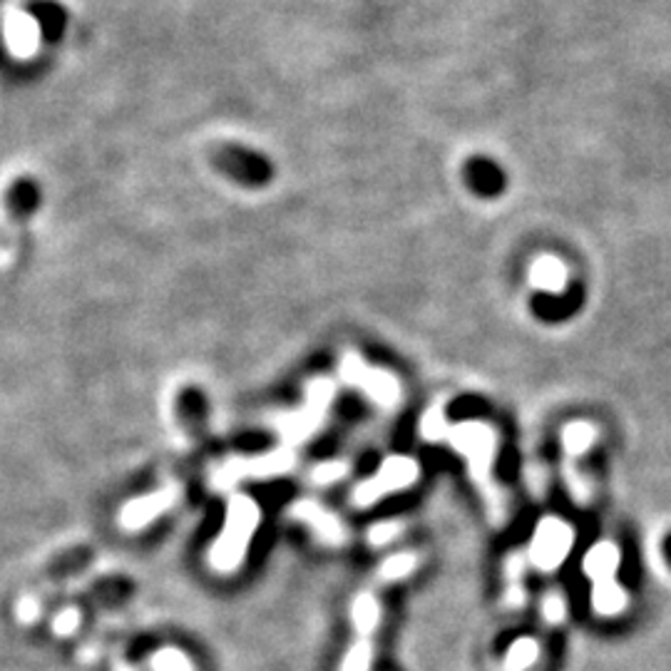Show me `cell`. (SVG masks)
<instances>
[{
	"label": "cell",
	"mask_w": 671,
	"mask_h": 671,
	"mask_svg": "<svg viewBox=\"0 0 671 671\" xmlns=\"http://www.w3.org/2000/svg\"><path fill=\"white\" fill-rule=\"evenodd\" d=\"M336 398V383L331 379H313L307 385V403L297 413H284L277 418V431L284 438L287 448H297L321 431L327 423L329 408Z\"/></svg>",
	"instance_id": "cell-2"
},
{
	"label": "cell",
	"mask_w": 671,
	"mask_h": 671,
	"mask_svg": "<svg viewBox=\"0 0 671 671\" xmlns=\"http://www.w3.org/2000/svg\"><path fill=\"white\" fill-rule=\"evenodd\" d=\"M540 659V642L532 637H522L515 639V642L510 644L505 662H502V669L505 671H528L534 662Z\"/></svg>",
	"instance_id": "cell-16"
},
{
	"label": "cell",
	"mask_w": 671,
	"mask_h": 671,
	"mask_svg": "<svg viewBox=\"0 0 671 671\" xmlns=\"http://www.w3.org/2000/svg\"><path fill=\"white\" fill-rule=\"evenodd\" d=\"M291 518L303 522V525H309V530L313 532V538H317L319 542L329 544V548H341V544H345V540H349V530H345L343 522L333 515V512H329L323 505H319V502H311V500H301V502H293L291 505Z\"/></svg>",
	"instance_id": "cell-9"
},
{
	"label": "cell",
	"mask_w": 671,
	"mask_h": 671,
	"mask_svg": "<svg viewBox=\"0 0 671 671\" xmlns=\"http://www.w3.org/2000/svg\"><path fill=\"white\" fill-rule=\"evenodd\" d=\"M445 443L468 460L470 478H473L482 500H485L492 522L502 525L508 518V502L498 482L492 480V463H495L498 458L495 428H490L488 423H480V421H463V423L448 425Z\"/></svg>",
	"instance_id": "cell-1"
},
{
	"label": "cell",
	"mask_w": 671,
	"mask_h": 671,
	"mask_svg": "<svg viewBox=\"0 0 671 671\" xmlns=\"http://www.w3.org/2000/svg\"><path fill=\"white\" fill-rule=\"evenodd\" d=\"M415 568H418V558L413 552H395L381 562L375 577H379V582H398V580H405L408 574H413Z\"/></svg>",
	"instance_id": "cell-17"
},
{
	"label": "cell",
	"mask_w": 671,
	"mask_h": 671,
	"mask_svg": "<svg viewBox=\"0 0 671 671\" xmlns=\"http://www.w3.org/2000/svg\"><path fill=\"white\" fill-rule=\"evenodd\" d=\"M597 438H600V433H597V428L592 423L574 421L562 431V445L568 450V455L574 460V458H582L584 453H590V448L594 445Z\"/></svg>",
	"instance_id": "cell-15"
},
{
	"label": "cell",
	"mask_w": 671,
	"mask_h": 671,
	"mask_svg": "<svg viewBox=\"0 0 671 671\" xmlns=\"http://www.w3.org/2000/svg\"><path fill=\"white\" fill-rule=\"evenodd\" d=\"M38 202H40V190L30 177H20V180L10 184V190L6 194L8 212L16 219H26L28 214H33Z\"/></svg>",
	"instance_id": "cell-13"
},
{
	"label": "cell",
	"mask_w": 671,
	"mask_h": 671,
	"mask_svg": "<svg viewBox=\"0 0 671 671\" xmlns=\"http://www.w3.org/2000/svg\"><path fill=\"white\" fill-rule=\"evenodd\" d=\"M542 617L550 624H562L564 617H568V600H564L562 592H548L542 600Z\"/></svg>",
	"instance_id": "cell-21"
},
{
	"label": "cell",
	"mask_w": 671,
	"mask_h": 671,
	"mask_svg": "<svg viewBox=\"0 0 671 671\" xmlns=\"http://www.w3.org/2000/svg\"><path fill=\"white\" fill-rule=\"evenodd\" d=\"M212 162L217 170H222L224 174L234 177V180L247 182V184L267 182L271 174V167L264 157L247 150V147H239V144L217 147L212 154Z\"/></svg>",
	"instance_id": "cell-8"
},
{
	"label": "cell",
	"mask_w": 671,
	"mask_h": 671,
	"mask_svg": "<svg viewBox=\"0 0 671 671\" xmlns=\"http://www.w3.org/2000/svg\"><path fill=\"white\" fill-rule=\"evenodd\" d=\"M152 671H194V664L180 649L167 647L152 657Z\"/></svg>",
	"instance_id": "cell-19"
},
{
	"label": "cell",
	"mask_w": 671,
	"mask_h": 671,
	"mask_svg": "<svg viewBox=\"0 0 671 671\" xmlns=\"http://www.w3.org/2000/svg\"><path fill=\"white\" fill-rule=\"evenodd\" d=\"M78 620H80L78 612H72V610L62 612V614L58 617V620H56V632H58V634H70L72 629L78 627Z\"/></svg>",
	"instance_id": "cell-23"
},
{
	"label": "cell",
	"mask_w": 671,
	"mask_h": 671,
	"mask_svg": "<svg viewBox=\"0 0 671 671\" xmlns=\"http://www.w3.org/2000/svg\"><path fill=\"white\" fill-rule=\"evenodd\" d=\"M349 475V463H343V460H329V463H319L313 468L311 480L317 482V485H333V482L343 480Z\"/></svg>",
	"instance_id": "cell-20"
},
{
	"label": "cell",
	"mask_w": 671,
	"mask_h": 671,
	"mask_svg": "<svg viewBox=\"0 0 671 671\" xmlns=\"http://www.w3.org/2000/svg\"><path fill=\"white\" fill-rule=\"evenodd\" d=\"M339 375L345 385L359 388L365 398H371L375 405L385 408V411H393V408L401 403V381H398L391 371L375 369V365L365 363L359 353L345 351L341 355Z\"/></svg>",
	"instance_id": "cell-3"
},
{
	"label": "cell",
	"mask_w": 671,
	"mask_h": 671,
	"mask_svg": "<svg viewBox=\"0 0 671 671\" xmlns=\"http://www.w3.org/2000/svg\"><path fill=\"white\" fill-rule=\"evenodd\" d=\"M418 478H421V465L413 458L391 455L383 460L381 468L369 480L353 488L351 502L355 508H371L379 500L393 495V492L408 490Z\"/></svg>",
	"instance_id": "cell-4"
},
{
	"label": "cell",
	"mask_w": 671,
	"mask_h": 671,
	"mask_svg": "<svg viewBox=\"0 0 671 671\" xmlns=\"http://www.w3.org/2000/svg\"><path fill=\"white\" fill-rule=\"evenodd\" d=\"M381 602L371 590L355 594L351 604V620H353V644L345 652L341 671H371L373 662V634L381 624Z\"/></svg>",
	"instance_id": "cell-5"
},
{
	"label": "cell",
	"mask_w": 671,
	"mask_h": 671,
	"mask_svg": "<svg viewBox=\"0 0 671 671\" xmlns=\"http://www.w3.org/2000/svg\"><path fill=\"white\" fill-rule=\"evenodd\" d=\"M525 562L528 558L520 552H512L505 562V607L508 610H520L525 604Z\"/></svg>",
	"instance_id": "cell-14"
},
{
	"label": "cell",
	"mask_w": 671,
	"mask_h": 671,
	"mask_svg": "<svg viewBox=\"0 0 671 671\" xmlns=\"http://www.w3.org/2000/svg\"><path fill=\"white\" fill-rule=\"evenodd\" d=\"M568 277L570 274L564 261L552 254L538 257L530 267V284L544 293H564V289H568Z\"/></svg>",
	"instance_id": "cell-12"
},
{
	"label": "cell",
	"mask_w": 671,
	"mask_h": 671,
	"mask_svg": "<svg viewBox=\"0 0 671 671\" xmlns=\"http://www.w3.org/2000/svg\"><path fill=\"white\" fill-rule=\"evenodd\" d=\"M622 562V552L614 542H597L590 548V552L584 554V574L592 580V587H602V584H612L617 582V570H620Z\"/></svg>",
	"instance_id": "cell-11"
},
{
	"label": "cell",
	"mask_w": 671,
	"mask_h": 671,
	"mask_svg": "<svg viewBox=\"0 0 671 671\" xmlns=\"http://www.w3.org/2000/svg\"><path fill=\"white\" fill-rule=\"evenodd\" d=\"M401 532H403V525L398 520L375 522V525L369 530V544L371 548H383V544L393 542Z\"/></svg>",
	"instance_id": "cell-22"
},
{
	"label": "cell",
	"mask_w": 671,
	"mask_h": 671,
	"mask_svg": "<svg viewBox=\"0 0 671 671\" xmlns=\"http://www.w3.org/2000/svg\"><path fill=\"white\" fill-rule=\"evenodd\" d=\"M293 448L281 445L274 453H267L254 460H237L229 468H224V480H237L244 475H259V478H269V475H279L287 473V470L293 468Z\"/></svg>",
	"instance_id": "cell-10"
},
{
	"label": "cell",
	"mask_w": 671,
	"mask_h": 671,
	"mask_svg": "<svg viewBox=\"0 0 671 671\" xmlns=\"http://www.w3.org/2000/svg\"><path fill=\"white\" fill-rule=\"evenodd\" d=\"M448 421H445V411L443 403H433L428 408L423 421H421V435L425 440H431V443H438V440H445L448 433Z\"/></svg>",
	"instance_id": "cell-18"
},
{
	"label": "cell",
	"mask_w": 671,
	"mask_h": 671,
	"mask_svg": "<svg viewBox=\"0 0 671 671\" xmlns=\"http://www.w3.org/2000/svg\"><path fill=\"white\" fill-rule=\"evenodd\" d=\"M574 544V530L560 518H542L530 540L528 560L538 572H558L570 558Z\"/></svg>",
	"instance_id": "cell-6"
},
{
	"label": "cell",
	"mask_w": 671,
	"mask_h": 671,
	"mask_svg": "<svg viewBox=\"0 0 671 671\" xmlns=\"http://www.w3.org/2000/svg\"><path fill=\"white\" fill-rule=\"evenodd\" d=\"M257 525H259V510L254 502L247 498H237L232 502V510H229L224 538L219 540L214 554H212V562L217 570L229 572V570H234L241 560H244L247 544L251 540V534H254Z\"/></svg>",
	"instance_id": "cell-7"
}]
</instances>
